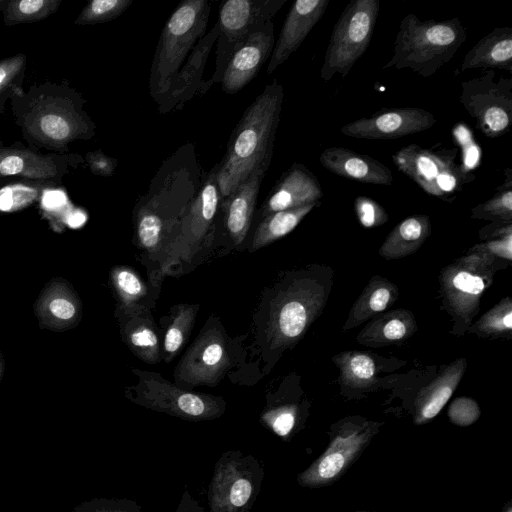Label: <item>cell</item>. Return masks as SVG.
Instances as JSON below:
<instances>
[{"instance_id": "cell-39", "label": "cell", "mask_w": 512, "mask_h": 512, "mask_svg": "<svg viewBox=\"0 0 512 512\" xmlns=\"http://www.w3.org/2000/svg\"><path fill=\"white\" fill-rule=\"evenodd\" d=\"M512 329V301L502 299L476 322L474 330L486 335H504Z\"/></svg>"}, {"instance_id": "cell-34", "label": "cell", "mask_w": 512, "mask_h": 512, "mask_svg": "<svg viewBox=\"0 0 512 512\" xmlns=\"http://www.w3.org/2000/svg\"><path fill=\"white\" fill-rule=\"evenodd\" d=\"M57 186L59 185L25 180H18L17 183L0 180V211L8 212L25 207L43 196L48 189Z\"/></svg>"}, {"instance_id": "cell-35", "label": "cell", "mask_w": 512, "mask_h": 512, "mask_svg": "<svg viewBox=\"0 0 512 512\" xmlns=\"http://www.w3.org/2000/svg\"><path fill=\"white\" fill-rule=\"evenodd\" d=\"M506 178L496 193L485 202L472 209V217L492 220L494 222L512 221V173L510 168L505 171Z\"/></svg>"}, {"instance_id": "cell-41", "label": "cell", "mask_w": 512, "mask_h": 512, "mask_svg": "<svg viewBox=\"0 0 512 512\" xmlns=\"http://www.w3.org/2000/svg\"><path fill=\"white\" fill-rule=\"evenodd\" d=\"M354 205L357 218L365 228L382 225L388 220V214L384 207L369 197H357Z\"/></svg>"}, {"instance_id": "cell-51", "label": "cell", "mask_w": 512, "mask_h": 512, "mask_svg": "<svg viewBox=\"0 0 512 512\" xmlns=\"http://www.w3.org/2000/svg\"><path fill=\"white\" fill-rule=\"evenodd\" d=\"M4 3H5V0H0V12H1L2 8H3Z\"/></svg>"}, {"instance_id": "cell-23", "label": "cell", "mask_w": 512, "mask_h": 512, "mask_svg": "<svg viewBox=\"0 0 512 512\" xmlns=\"http://www.w3.org/2000/svg\"><path fill=\"white\" fill-rule=\"evenodd\" d=\"M125 345L140 360L157 364L162 360L159 330L147 308L116 309L115 313Z\"/></svg>"}, {"instance_id": "cell-19", "label": "cell", "mask_w": 512, "mask_h": 512, "mask_svg": "<svg viewBox=\"0 0 512 512\" xmlns=\"http://www.w3.org/2000/svg\"><path fill=\"white\" fill-rule=\"evenodd\" d=\"M323 190L316 175L301 163H294L280 176L265 198L259 218L268 214L319 203Z\"/></svg>"}, {"instance_id": "cell-21", "label": "cell", "mask_w": 512, "mask_h": 512, "mask_svg": "<svg viewBox=\"0 0 512 512\" xmlns=\"http://www.w3.org/2000/svg\"><path fill=\"white\" fill-rule=\"evenodd\" d=\"M137 377L133 387L139 398L154 405H168L171 409L192 417H199L213 409V399L192 393L174 385L159 373L132 369Z\"/></svg>"}, {"instance_id": "cell-20", "label": "cell", "mask_w": 512, "mask_h": 512, "mask_svg": "<svg viewBox=\"0 0 512 512\" xmlns=\"http://www.w3.org/2000/svg\"><path fill=\"white\" fill-rule=\"evenodd\" d=\"M330 0H297L290 7L269 58L267 73L272 74L304 42L323 17Z\"/></svg>"}, {"instance_id": "cell-38", "label": "cell", "mask_w": 512, "mask_h": 512, "mask_svg": "<svg viewBox=\"0 0 512 512\" xmlns=\"http://www.w3.org/2000/svg\"><path fill=\"white\" fill-rule=\"evenodd\" d=\"M133 0H93L88 2L74 20L76 25H95L118 18Z\"/></svg>"}, {"instance_id": "cell-24", "label": "cell", "mask_w": 512, "mask_h": 512, "mask_svg": "<svg viewBox=\"0 0 512 512\" xmlns=\"http://www.w3.org/2000/svg\"><path fill=\"white\" fill-rule=\"evenodd\" d=\"M484 68L512 73V28L497 27L479 39L466 53L461 71Z\"/></svg>"}, {"instance_id": "cell-26", "label": "cell", "mask_w": 512, "mask_h": 512, "mask_svg": "<svg viewBox=\"0 0 512 512\" xmlns=\"http://www.w3.org/2000/svg\"><path fill=\"white\" fill-rule=\"evenodd\" d=\"M465 367V359L455 361L437 379L419 392L413 410L415 425L426 424L437 416L458 386Z\"/></svg>"}, {"instance_id": "cell-40", "label": "cell", "mask_w": 512, "mask_h": 512, "mask_svg": "<svg viewBox=\"0 0 512 512\" xmlns=\"http://www.w3.org/2000/svg\"><path fill=\"white\" fill-rule=\"evenodd\" d=\"M377 324V338L385 341H399L409 335L408 316L400 312L389 313L373 322Z\"/></svg>"}, {"instance_id": "cell-22", "label": "cell", "mask_w": 512, "mask_h": 512, "mask_svg": "<svg viewBox=\"0 0 512 512\" xmlns=\"http://www.w3.org/2000/svg\"><path fill=\"white\" fill-rule=\"evenodd\" d=\"M319 162L338 176L364 184H393L390 168L377 159L343 147H329L322 151Z\"/></svg>"}, {"instance_id": "cell-2", "label": "cell", "mask_w": 512, "mask_h": 512, "mask_svg": "<svg viewBox=\"0 0 512 512\" xmlns=\"http://www.w3.org/2000/svg\"><path fill=\"white\" fill-rule=\"evenodd\" d=\"M85 99L66 82L46 81L15 92L10 107L30 148L68 153L69 144L90 140L96 125L84 110Z\"/></svg>"}, {"instance_id": "cell-4", "label": "cell", "mask_w": 512, "mask_h": 512, "mask_svg": "<svg viewBox=\"0 0 512 512\" xmlns=\"http://www.w3.org/2000/svg\"><path fill=\"white\" fill-rule=\"evenodd\" d=\"M466 39V29L458 17L422 21L409 13L400 22L392 57L383 68L410 69L431 77L455 56Z\"/></svg>"}, {"instance_id": "cell-43", "label": "cell", "mask_w": 512, "mask_h": 512, "mask_svg": "<svg viewBox=\"0 0 512 512\" xmlns=\"http://www.w3.org/2000/svg\"><path fill=\"white\" fill-rule=\"evenodd\" d=\"M470 253L486 257L490 260H494L495 257L511 260L512 231L492 237L487 242L474 246Z\"/></svg>"}, {"instance_id": "cell-48", "label": "cell", "mask_w": 512, "mask_h": 512, "mask_svg": "<svg viewBox=\"0 0 512 512\" xmlns=\"http://www.w3.org/2000/svg\"><path fill=\"white\" fill-rule=\"evenodd\" d=\"M501 512H512V504H511V501H508L507 503L504 504Z\"/></svg>"}, {"instance_id": "cell-10", "label": "cell", "mask_w": 512, "mask_h": 512, "mask_svg": "<svg viewBox=\"0 0 512 512\" xmlns=\"http://www.w3.org/2000/svg\"><path fill=\"white\" fill-rule=\"evenodd\" d=\"M234 340L210 316L174 370V384L217 385L236 363Z\"/></svg>"}, {"instance_id": "cell-44", "label": "cell", "mask_w": 512, "mask_h": 512, "mask_svg": "<svg viewBox=\"0 0 512 512\" xmlns=\"http://www.w3.org/2000/svg\"><path fill=\"white\" fill-rule=\"evenodd\" d=\"M90 171L97 176H111L118 164L117 159L104 154L101 150L88 152L85 156Z\"/></svg>"}, {"instance_id": "cell-27", "label": "cell", "mask_w": 512, "mask_h": 512, "mask_svg": "<svg viewBox=\"0 0 512 512\" xmlns=\"http://www.w3.org/2000/svg\"><path fill=\"white\" fill-rule=\"evenodd\" d=\"M217 23L205 37L199 40L190 54L186 66L179 71L177 79L164 102L158 107L161 113H168L174 106L183 105L189 100L197 89L198 82L201 80L202 70L205 65L212 44L218 38Z\"/></svg>"}, {"instance_id": "cell-8", "label": "cell", "mask_w": 512, "mask_h": 512, "mask_svg": "<svg viewBox=\"0 0 512 512\" xmlns=\"http://www.w3.org/2000/svg\"><path fill=\"white\" fill-rule=\"evenodd\" d=\"M380 9L379 0H352L336 21L320 69L328 82L334 75L345 78L369 47Z\"/></svg>"}, {"instance_id": "cell-37", "label": "cell", "mask_w": 512, "mask_h": 512, "mask_svg": "<svg viewBox=\"0 0 512 512\" xmlns=\"http://www.w3.org/2000/svg\"><path fill=\"white\" fill-rule=\"evenodd\" d=\"M341 375L345 383L353 387H366L376 372L373 359L364 353L349 352L339 357Z\"/></svg>"}, {"instance_id": "cell-45", "label": "cell", "mask_w": 512, "mask_h": 512, "mask_svg": "<svg viewBox=\"0 0 512 512\" xmlns=\"http://www.w3.org/2000/svg\"><path fill=\"white\" fill-rule=\"evenodd\" d=\"M293 408L294 407H283L274 415L272 427L278 435L286 436L294 428L296 416Z\"/></svg>"}, {"instance_id": "cell-18", "label": "cell", "mask_w": 512, "mask_h": 512, "mask_svg": "<svg viewBox=\"0 0 512 512\" xmlns=\"http://www.w3.org/2000/svg\"><path fill=\"white\" fill-rule=\"evenodd\" d=\"M274 45V24L269 21L252 33L233 53L219 82L222 90L226 94L242 90L270 58Z\"/></svg>"}, {"instance_id": "cell-13", "label": "cell", "mask_w": 512, "mask_h": 512, "mask_svg": "<svg viewBox=\"0 0 512 512\" xmlns=\"http://www.w3.org/2000/svg\"><path fill=\"white\" fill-rule=\"evenodd\" d=\"M492 261L470 253L443 270L442 292L453 316L469 322L477 313L480 298L492 282Z\"/></svg>"}, {"instance_id": "cell-3", "label": "cell", "mask_w": 512, "mask_h": 512, "mask_svg": "<svg viewBox=\"0 0 512 512\" xmlns=\"http://www.w3.org/2000/svg\"><path fill=\"white\" fill-rule=\"evenodd\" d=\"M284 89L275 79L247 107L235 126L222 160L215 164L221 200L263 162H271Z\"/></svg>"}, {"instance_id": "cell-6", "label": "cell", "mask_w": 512, "mask_h": 512, "mask_svg": "<svg viewBox=\"0 0 512 512\" xmlns=\"http://www.w3.org/2000/svg\"><path fill=\"white\" fill-rule=\"evenodd\" d=\"M221 200L216 166L206 173L203 184L171 232L159 268V281L186 271L200 250L216 238V216Z\"/></svg>"}, {"instance_id": "cell-14", "label": "cell", "mask_w": 512, "mask_h": 512, "mask_svg": "<svg viewBox=\"0 0 512 512\" xmlns=\"http://www.w3.org/2000/svg\"><path fill=\"white\" fill-rule=\"evenodd\" d=\"M82 163L81 155L74 152L42 154L19 142H0V180L16 178L62 185L64 177Z\"/></svg>"}, {"instance_id": "cell-12", "label": "cell", "mask_w": 512, "mask_h": 512, "mask_svg": "<svg viewBox=\"0 0 512 512\" xmlns=\"http://www.w3.org/2000/svg\"><path fill=\"white\" fill-rule=\"evenodd\" d=\"M287 0H227L221 3L218 16V38L215 72L212 83H219L233 53L264 26Z\"/></svg>"}, {"instance_id": "cell-50", "label": "cell", "mask_w": 512, "mask_h": 512, "mask_svg": "<svg viewBox=\"0 0 512 512\" xmlns=\"http://www.w3.org/2000/svg\"><path fill=\"white\" fill-rule=\"evenodd\" d=\"M353 512H383V511H368V510H359V511H353ZM409 512V511H405Z\"/></svg>"}, {"instance_id": "cell-46", "label": "cell", "mask_w": 512, "mask_h": 512, "mask_svg": "<svg viewBox=\"0 0 512 512\" xmlns=\"http://www.w3.org/2000/svg\"><path fill=\"white\" fill-rule=\"evenodd\" d=\"M252 493L251 483L244 478L236 480L230 490V501L234 506L240 507L246 504Z\"/></svg>"}, {"instance_id": "cell-47", "label": "cell", "mask_w": 512, "mask_h": 512, "mask_svg": "<svg viewBox=\"0 0 512 512\" xmlns=\"http://www.w3.org/2000/svg\"><path fill=\"white\" fill-rule=\"evenodd\" d=\"M84 221H85V217L80 213H76L68 219V224L71 227L75 228V227H79L80 225H82L84 223Z\"/></svg>"}, {"instance_id": "cell-31", "label": "cell", "mask_w": 512, "mask_h": 512, "mask_svg": "<svg viewBox=\"0 0 512 512\" xmlns=\"http://www.w3.org/2000/svg\"><path fill=\"white\" fill-rule=\"evenodd\" d=\"M198 304H178L171 308L162 341V359L169 363L180 352L193 329Z\"/></svg>"}, {"instance_id": "cell-16", "label": "cell", "mask_w": 512, "mask_h": 512, "mask_svg": "<svg viewBox=\"0 0 512 512\" xmlns=\"http://www.w3.org/2000/svg\"><path fill=\"white\" fill-rule=\"evenodd\" d=\"M270 163L258 165L228 197L220 200L215 225L221 226L219 229L234 246L243 243L252 226L257 198Z\"/></svg>"}, {"instance_id": "cell-42", "label": "cell", "mask_w": 512, "mask_h": 512, "mask_svg": "<svg viewBox=\"0 0 512 512\" xmlns=\"http://www.w3.org/2000/svg\"><path fill=\"white\" fill-rule=\"evenodd\" d=\"M447 415L454 425L467 427L479 419L481 411L474 399L458 397L450 404Z\"/></svg>"}, {"instance_id": "cell-7", "label": "cell", "mask_w": 512, "mask_h": 512, "mask_svg": "<svg viewBox=\"0 0 512 512\" xmlns=\"http://www.w3.org/2000/svg\"><path fill=\"white\" fill-rule=\"evenodd\" d=\"M383 423L348 416L332 424L325 450L300 476L304 486L325 488L336 483L362 456Z\"/></svg>"}, {"instance_id": "cell-9", "label": "cell", "mask_w": 512, "mask_h": 512, "mask_svg": "<svg viewBox=\"0 0 512 512\" xmlns=\"http://www.w3.org/2000/svg\"><path fill=\"white\" fill-rule=\"evenodd\" d=\"M392 160L399 171L426 193L443 200L454 196L473 179V175L457 161L456 148H443L440 145L424 148L410 144L394 153Z\"/></svg>"}, {"instance_id": "cell-1", "label": "cell", "mask_w": 512, "mask_h": 512, "mask_svg": "<svg viewBox=\"0 0 512 512\" xmlns=\"http://www.w3.org/2000/svg\"><path fill=\"white\" fill-rule=\"evenodd\" d=\"M205 175L195 144L186 142L162 162L133 208L134 243L150 284L156 289L171 232L197 196Z\"/></svg>"}, {"instance_id": "cell-33", "label": "cell", "mask_w": 512, "mask_h": 512, "mask_svg": "<svg viewBox=\"0 0 512 512\" xmlns=\"http://www.w3.org/2000/svg\"><path fill=\"white\" fill-rule=\"evenodd\" d=\"M62 0H5L1 13L6 26L34 23L55 13Z\"/></svg>"}, {"instance_id": "cell-36", "label": "cell", "mask_w": 512, "mask_h": 512, "mask_svg": "<svg viewBox=\"0 0 512 512\" xmlns=\"http://www.w3.org/2000/svg\"><path fill=\"white\" fill-rule=\"evenodd\" d=\"M27 69V56L24 53L6 57L0 60V114L11 96L23 89Z\"/></svg>"}, {"instance_id": "cell-5", "label": "cell", "mask_w": 512, "mask_h": 512, "mask_svg": "<svg viewBox=\"0 0 512 512\" xmlns=\"http://www.w3.org/2000/svg\"><path fill=\"white\" fill-rule=\"evenodd\" d=\"M210 9L208 0H185L164 24L149 76V92L159 106L171 91L186 57L203 38Z\"/></svg>"}, {"instance_id": "cell-17", "label": "cell", "mask_w": 512, "mask_h": 512, "mask_svg": "<svg viewBox=\"0 0 512 512\" xmlns=\"http://www.w3.org/2000/svg\"><path fill=\"white\" fill-rule=\"evenodd\" d=\"M310 319L309 303L299 285H293L270 303L265 328L267 348H285L305 331Z\"/></svg>"}, {"instance_id": "cell-29", "label": "cell", "mask_w": 512, "mask_h": 512, "mask_svg": "<svg viewBox=\"0 0 512 512\" xmlns=\"http://www.w3.org/2000/svg\"><path fill=\"white\" fill-rule=\"evenodd\" d=\"M110 278L118 300L117 309H152L156 296L150 293L148 285L133 268L115 266L111 270Z\"/></svg>"}, {"instance_id": "cell-49", "label": "cell", "mask_w": 512, "mask_h": 512, "mask_svg": "<svg viewBox=\"0 0 512 512\" xmlns=\"http://www.w3.org/2000/svg\"><path fill=\"white\" fill-rule=\"evenodd\" d=\"M3 370H4V359H3L2 354L0 353V379L3 374Z\"/></svg>"}, {"instance_id": "cell-32", "label": "cell", "mask_w": 512, "mask_h": 512, "mask_svg": "<svg viewBox=\"0 0 512 512\" xmlns=\"http://www.w3.org/2000/svg\"><path fill=\"white\" fill-rule=\"evenodd\" d=\"M395 292L394 285L382 278H374L352 307L346 328L384 311L392 302Z\"/></svg>"}, {"instance_id": "cell-30", "label": "cell", "mask_w": 512, "mask_h": 512, "mask_svg": "<svg viewBox=\"0 0 512 512\" xmlns=\"http://www.w3.org/2000/svg\"><path fill=\"white\" fill-rule=\"evenodd\" d=\"M318 205L319 203L308 204L263 217L254 232L250 250L254 252L286 236Z\"/></svg>"}, {"instance_id": "cell-11", "label": "cell", "mask_w": 512, "mask_h": 512, "mask_svg": "<svg viewBox=\"0 0 512 512\" xmlns=\"http://www.w3.org/2000/svg\"><path fill=\"white\" fill-rule=\"evenodd\" d=\"M461 105L486 137L507 134L512 125V79L486 70L480 76L461 82Z\"/></svg>"}, {"instance_id": "cell-25", "label": "cell", "mask_w": 512, "mask_h": 512, "mask_svg": "<svg viewBox=\"0 0 512 512\" xmlns=\"http://www.w3.org/2000/svg\"><path fill=\"white\" fill-rule=\"evenodd\" d=\"M39 297L36 311L42 324L64 329L76 324L81 315V303L68 284L54 281Z\"/></svg>"}, {"instance_id": "cell-28", "label": "cell", "mask_w": 512, "mask_h": 512, "mask_svg": "<svg viewBox=\"0 0 512 512\" xmlns=\"http://www.w3.org/2000/svg\"><path fill=\"white\" fill-rule=\"evenodd\" d=\"M431 232L426 215H413L401 221L389 233L379 253L386 259H398L412 254L424 243Z\"/></svg>"}, {"instance_id": "cell-15", "label": "cell", "mask_w": 512, "mask_h": 512, "mask_svg": "<svg viewBox=\"0 0 512 512\" xmlns=\"http://www.w3.org/2000/svg\"><path fill=\"white\" fill-rule=\"evenodd\" d=\"M436 123L433 113L417 107L391 108L377 111L342 126V134L370 140H389L430 129Z\"/></svg>"}]
</instances>
